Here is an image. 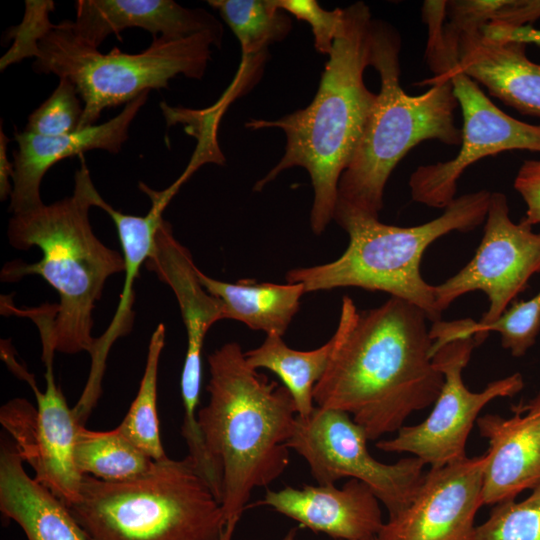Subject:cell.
<instances>
[{"label":"cell","instance_id":"1","mask_svg":"<svg viewBox=\"0 0 540 540\" xmlns=\"http://www.w3.org/2000/svg\"><path fill=\"white\" fill-rule=\"evenodd\" d=\"M427 321L421 308L397 297L359 310L344 296L334 348L314 388L317 407L349 414L377 440L433 404L444 378L432 360Z\"/></svg>","mask_w":540,"mask_h":540},{"label":"cell","instance_id":"2","mask_svg":"<svg viewBox=\"0 0 540 540\" xmlns=\"http://www.w3.org/2000/svg\"><path fill=\"white\" fill-rule=\"evenodd\" d=\"M373 19L361 1L344 9V24L325 64L311 103L277 120L251 119L245 126L279 128L286 136L280 161L254 186L260 191L281 172L304 168L314 191L310 225L321 234L333 220L338 185L364 132L377 94L364 82L370 66Z\"/></svg>","mask_w":540,"mask_h":540},{"label":"cell","instance_id":"3","mask_svg":"<svg viewBox=\"0 0 540 540\" xmlns=\"http://www.w3.org/2000/svg\"><path fill=\"white\" fill-rule=\"evenodd\" d=\"M208 365L209 401L198 409L197 421L222 481L227 523L239 521L254 489L286 470L298 415L288 389L252 368L237 342L216 349Z\"/></svg>","mask_w":540,"mask_h":540},{"label":"cell","instance_id":"4","mask_svg":"<svg viewBox=\"0 0 540 540\" xmlns=\"http://www.w3.org/2000/svg\"><path fill=\"white\" fill-rule=\"evenodd\" d=\"M91 181L81 156L71 196L12 215L7 230L10 245L19 250L38 247L42 258L35 263L7 262L0 275L4 282L38 275L57 292L51 340L56 352L66 354L91 353L95 305L108 278L124 272L122 254L106 246L90 224Z\"/></svg>","mask_w":540,"mask_h":540},{"label":"cell","instance_id":"5","mask_svg":"<svg viewBox=\"0 0 540 540\" xmlns=\"http://www.w3.org/2000/svg\"><path fill=\"white\" fill-rule=\"evenodd\" d=\"M400 48L397 31L373 20L369 65L379 74L380 91L338 185V203L377 218L391 173L413 147L427 140L458 145L462 138L450 79L434 73L426 92L407 94L400 85Z\"/></svg>","mask_w":540,"mask_h":540},{"label":"cell","instance_id":"6","mask_svg":"<svg viewBox=\"0 0 540 540\" xmlns=\"http://www.w3.org/2000/svg\"><path fill=\"white\" fill-rule=\"evenodd\" d=\"M490 197L486 189L461 195L437 218L411 227L384 224L337 202L333 219L348 234L347 248L334 261L288 271L286 280L302 284L306 293L340 287L382 291L418 306L429 321L436 322L441 314L434 285L420 272L423 254L442 236L468 232L482 224Z\"/></svg>","mask_w":540,"mask_h":540},{"label":"cell","instance_id":"7","mask_svg":"<svg viewBox=\"0 0 540 540\" xmlns=\"http://www.w3.org/2000/svg\"><path fill=\"white\" fill-rule=\"evenodd\" d=\"M68 508L87 540H220L226 525L189 456L154 461L122 482L83 475L79 499Z\"/></svg>","mask_w":540,"mask_h":540},{"label":"cell","instance_id":"8","mask_svg":"<svg viewBox=\"0 0 540 540\" xmlns=\"http://www.w3.org/2000/svg\"><path fill=\"white\" fill-rule=\"evenodd\" d=\"M221 40L211 33L160 36L139 53L114 48L104 54L75 35L71 20H63L41 40L33 69L75 85L84 107L81 130L95 125L103 110L126 105L151 89L168 88L178 75L201 79L211 59V46L220 47Z\"/></svg>","mask_w":540,"mask_h":540},{"label":"cell","instance_id":"9","mask_svg":"<svg viewBox=\"0 0 540 540\" xmlns=\"http://www.w3.org/2000/svg\"><path fill=\"white\" fill-rule=\"evenodd\" d=\"M426 61L434 73L451 81L461 109V148L448 161L419 166L410 176L409 187L415 202L445 208L455 198L457 183L464 171L478 160L510 150L540 152V124L515 119L497 107L458 64V38L443 30L444 19L428 16Z\"/></svg>","mask_w":540,"mask_h":540},{"label":"cell","instance_id":"10","mask_svg":"<svg viewBox=\"0 0 540 540\" xmlns=\"http://www.w3.org/2000/svg\"><path fill=\"white\" fill-rule=\"evenodd\" d=\"M368 440L349 414L315 407L309 416H297L287 447L306 461L318 484H334L342 478L365 483L393 518L414 499L426 464L415 456L382 463L369 453Z\"/></svg>","mask_w":540,"mask_h":540},{"label":"cell","instance_id":"11","mask_svg":"<svg viewBox=\"0 0 540 540\" xmlns=\"http://www.w3.org/2000/svg\"><path fill=\"white\" fill-rule=\"evenodd\" d=\"M488 334L458 338L432 351V360L444 378L432 411L422 422L401 427L393 438L380 439L376 443L379 450L409 453L431 467L466 457V442L480 411L494 399L513 397L524 387L519 372L490 382L480 392L465 386L462 372Z\"/></svg>","mask_w":540,"mask_h":540},{"label":"cell","instance_id":"12","mask_svg":"<svg viewBox=\"0 0 540 540\" xmlns=\"http://www.w3.org/2000/svg\"><path fill=\"white\" fill-rule=\"evenodd\" d=\"M1 356L30 385L37 402L33 406L24 398L9 400L0 409L1 425L34 471L33 478L69 507L79 499L83 477L74 460L80 424L56 384L53 362L44 364L46 388L42 392L34 376L16 360L11 345L2 347Z\"/></svg>","mask_w":540,"mask_h":540},{"label":"cell","instance_id":"13","mask_svg":"<svg viewBox=\"0 0 540 540\" xmlns=\"http://www.w3.org/2000/svg\"><path fill=\"white\" fill-rule=\"evenodd\" d=\"M540 272V232L509 216L507 197L491 192L482 240L473 258L455 275L434 285L436 308L440 314L460 296L482 291L488 310L479 322L498 319Z\"/></svg>","mask_w":540,"mask_h":540},{"label":"cell","instance_id":"14","mask_svg":"<svg viewBox=\"0 0 540 540\" xmlns=\"http://www.w3.org/2000/svg\"><path fill=\"white\" fill-rule=\"evenodd\" d=\"M486 460L485 453L431 467L412 502L384 523L377 540H474Z\"/></svg>","mask_w":540,"mask_h":540},{"label":"cell","instance_id":"15","mask_svg":"<svg viewBox=\"0 0 540 540\" xmlns=\"http://www.w3.org/2000/svg\"><path fill=\"white\" fill-rule=\"evenodd\" d=\"M512 415L487 413L476 425L488 443L483 505L515 499L540 484V390L528 402L511 406Z\"/></svg>","mask_w":540,"mask_h":540},{"label":"cell","instance_id":"16","mask_svg":"<svg viewBox=\"0 0 540 540\" xmlns=\"http://www.w3.org/2000/svg\"><path fill=\"white\" fill-rule=\"evenodd\" d=\"M148 96L149 92H144L110 120L70 134L40 136L26 131L15 133L17 149L14 152L9 211L14 215L43 205L40 196L42 179L59 161L95 149L118 153L128 139L132 121Z\"/></svg>","mask_w":540,"mask_h":540},{"label":"cell","instance_id":"17","mask_svg":"<svg viewBox=\"0 0 540 540\" xmlns=\"http://www.w3.org/2000/svg\"><path fill=\"white\" fill-rule=\"evenodd\" d=\"M379 502L365 483L349 479L342 488L318 484L267 490L260 504L313 532L338 540H364L377 537L385 523Z\"/></svg>","mask_w":540,"mask_h":540},{"label":"cell","instance_id":"18","mask_svg":"<svg viewBox=\"0 0 540 540\" xmlns=\"http://www.w3.org/2000/svg\"><path fill=\"white\" fill-rule=\"evenodd\" d=\"M71 20L75 35L98 49L111 34L141 28L157 38H183L211 33L220 39L222 24L203 9L186 8L172 0H78Z\"/></svg>","mask_w":540,"mask_h":540},{"label":"cell","instance_id":"19","mask_svg":"<svg viewBox=\"0 0 540 540\" xmlns=\"http://www.w3.org/2000/svg\"><path fill=\"white\" fill-rule=\"evenodd\" d=\"M148 270L173 291L186 328L187 349L181 385L201 386L202 349L208 330L223 319L222 302L201 284L190 251L173 235L171 225H160L152 253L145 263Z\"/></svg>","mask_w":540,"mask_h":540},{"label":"cell","instance_id":"20","mask_svg":"<svg viewBox=\"0 0 540 540\" xmlns=\"http://www.w3.org/2000/svg\"><path fill=\"white\" fill-rule=\"evenodd\" d=\"M447 22L458 33L461 71L521 114L540 118V64L527 57L526 45L490 38L482 26Z\"/></svg>","mask_w":540,"mask_h":540},{"label":"cell","instance_id":"21","mask_svg":"<svg viewBox=\"0 0 540 540\" xmlns=\"http://www.w3.org/2000/svg\"><path fill=\"white\" fill-rule=\"evenodd\" d=\"M196 169L193 164H189L180 178L161 191L153 190L140 182L139 189L151 200V207L144 216L129 215L114 209L101 197L93 182H90L88 195L91 204L101 208L111 217L116 227L124 260V283L116 312L104 333L96 338L92 351V356L96 361L106 363L109 351L115 341L132 330L135 281L142 265H145L152 253L157 231L164 221L162 214L165 208L181 185Z\"/></svg>","mask_w":540,"mask_h":540},{"label":"cell","instance_id":"22","mask_svg":"<svg viewBox=\"0 0 540 540\" xmlns=\"http://www.w3.org/2000/svg\"><path fill=\"white\" fill-rule=\"evenodd\" d=\"M0 511L27 540H87L68 506L30 477L13 441L1 440Z\"/></svg>","mask_w":540,"mask_h":540},{"label":"cell","instance_id":"23","mask_svg":"<svg viewBox=\"0 0 540 540\" xmlns=\"http://www.w3.org/2000/svg\"><path fill=\"white\" fill-rule=\"evenodd\" d=\"M208 3L219 11L241 45L238 77L224 94L230 102L251 86L250 82L263 68L269 46L286 38L292 21L274 0H210Z\"/></svg>","mask_w":540,"mask_h":540},{"label":"cell","instance_id":"24","mask_svg":"<svg viewBox=\"0 0 540 540\" xmlns=\"http://www.w3.org/2000/svg\"><path fill=\"white\" fill-rule=\"evenodd\" d=\"M201 284L223 305V319L244 323L253 330L283 336L305 294L300 283L274 284L242 280L220 281L197 270Z\"/></svg>","mask_w":540,"mask_h":540},{"label":"cell","instance_id":"25","mask_svg":"<svg viewBox=\"0 0 540 540\" xmlns=\"http://www.w3.org/2000/svg\"><path fill=\"white\" fill-rule=\"evenodd\" d=\"M333 348V336L316 349L300 351L290 348L282 336L268 334L260 346L245 352V358L254 369L275 373L290 392L297 415L307 417L315 408L314 388L327 369Z\"/></svg>","mask_w":540,"mask_h":540},{"label":"cell","instance_id":"26","mask_svg":"<svg viewBox=\"0 0 540 540\" xmlns=\"http://www.w3.org/2000/svg\"><path fill=\"white\" fill-rule=\"evenodd\" d=\"M74 460L82 475L107 482L135 478L154 462L117 427L110 431H93L82 424L76 434Z\"/></svg>","mask_w":540,"mask_h":540},{"label":"cell","instance_id":"27","mask_svg":"<svg viewBox=\"0 0 540 540\" xmlns=\"http://www.w3.org/2000/svg\"><path fill=\"white\" fill-rule=\"evenodd\" d=\"M165 335V325L158 324L150 337L138 392L117 426L124 436L154 461L167 457L161 442L157 409L158 369Z\"/></svg>","mask_w":540,"mask_h":540},{"label":"cell","instance_id":"28","mask_svg":"<svg viewBox=\"0 0 540 540\" xmlns=\"http://www.w3.org/2000/svg\"><path fill=\"white\" fill-rule=\"evenodd\" d=\"M474 540H540V484L522 501L495 504Z\"/></svg>","mask_w":540,"mask_h":540},{"label":"cell","instance_id":"29","mask_svg":"<svg viewBox=\"0 0 540 540\" xmlns=\"http://www.w3.org/2000/svg\"><path fill=\"white\" fill-rule=\"evenodd\" d=\"M539 18L540 0L446 1V19L456 25L500 23L520 27L531 25Z\"/></svg>","mask_w":540,"mask_h":540},{"label":"cell","instance_id":"30","mask_svg":"<svg viewBox=\"0 0 540 540\" xmlns=\"http://www.w3.org/2000/svg\"><path fill=\"white\" fill-rule=\"evenodd\" d=\"M470 333L497 332L501 345L513 357H522L535 344L540 332V291L527 301H514L495 321L481 323L471 320Z\"/></svg>","mask_w":540,"mask_h":540},{"label":"cell","instance_id":"31","mask_svg":"<svg viewBox=\"0 0 540 540\" xmlns=\"http://www.w3.org/2000/svg\"><path fill=\"white\" fill-rule=\"evenodd\" d=\"M83 109L75 85L66 78H59L51 95L28 116L24 131L40 136L73 133L78 130Z\"/></svg>","mask_w":540,"mask_h":540},{"label":"cell","instance_id":"32","mask_svg":"<svg viewBox=\"0 0 540 540\" xmlns=\"http://www.w3.org/2000/svg\"><path fill=\"white\" fill-rule=\"evenodd\" d=\"M55 9L52 0H26L25 11L19 25L8 30L7 38L13 39L8 51L0 58V70L21 62L25 58L40 55L39 44L55 27L49 14Z\"/></svg>","mask_w":540,"mask_h":540},{"label":"cell","instance_id":"33","mask_svg":"<svg viewBox=\"0 0 540 540\" xmlns=\"http://www.w3.org/2000/svg\"><path fill=\"white\" fill-rule=\"evenodd\" d=\"M275 4L297 20L308 23L315 49L329 56L344 24V9L325 10L315 0H274Z\"/></svg>","mask_w":540,"mask_h":540},{"label":"cell","instance_id":"34","mask_svg":"<svg viewBox=\"0 0 540 540\" xmlns=\"http://www.w3.org/2000/svg\"><path fill=\"white\" fill-rule=\"evenodd\" d=\"M514 188L526 205L521 222L530 227L540 224V159L522 163L514 179Z\"/></svg>","mask_w":540,"mask_h":540},{"label":"cell","instance_id":"35","mask_svg":"<svg viewBox=\"0 0 540 540\" xmlns=\"http://www.w3.org/2000/svg\"><path fill=\"white\" fill-rule=\"evenodd\" d=\"M482 32L493 39L534 44L540 47V29L532 25L511 27L500 23H488L482 26Z\"/></svg>","mask_w":540,"mask_h":540},{"label":"cell","instance_id":"36","mask_svg":"<svg viewBox=\"0 0 540 540\" xmlns=\"http://www.w3.org/2000/svg\"><path fill=\"white\" fill-rule=\"evenodd\" d=\"M9 138L0 130V198L6 200L10 198L12 192V178L14 173V164L9 161L7 154V144Z\"/></svg>","mask_w":540,"mask_h":540},{"label":"cell","instance_id":"37","mask_svg":"<svg viewBox=\"0 0 540 540\" xmlns=\"http://www.w3.org/2000/svg\"><path fill=\"white\" fill-rule=\"evenodd\" d=\"M237 523V520L228 521L224 527L220 540H232Z\"/></svg>","mask_w":540,"mask_h":540},{"label":"cell","instance_id":"38","mask_svg":"<svg viewBox=\"0 0 540 540\" xmlns=\"http://www.w3.org/2000/svg\"><path fill=\"white\" fill-rule=\"evenodd\" d=\"M296 535V529H291L282 540H294ZM364 540H377V537L364 539Z\"/></svg>","mask_w":540,"mask_h":540}]
</instances>
